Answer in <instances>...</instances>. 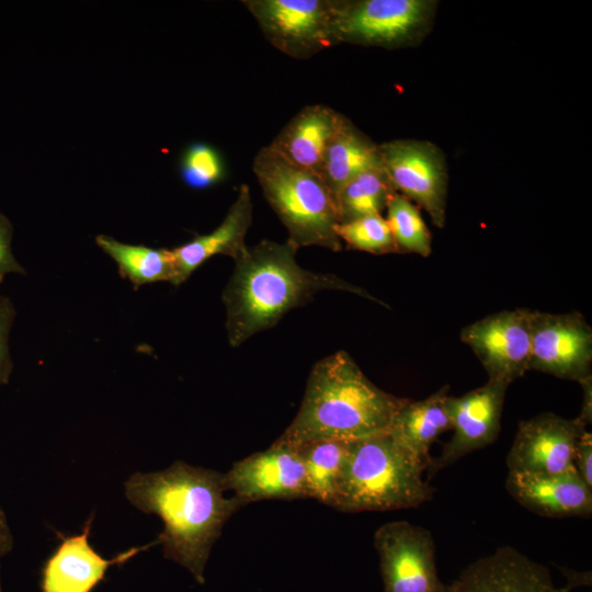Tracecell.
I'll list each match as a JSON object with an SVG mask.
<instances>
[{
	"label": "cell",
	"mask_w": 592,
	"mask_h": 592,
	"mask_svg": "<svg viewBox=\"0 0 592 592\" xmlns=\"http://www.w3.org/2000/svg\"><path fill=\"white\" fill-rule=\"evenodd\" d=\"M384 592H444L431 532L408 521H392L374 534Z\"/></svg>",
	"instance_id": "9"
},
{
	"label": "cell",
	"mask_w": 592,
	"mask_h": 592,
	"mask_svg": "<svg viewBox=\"0 0 592 592\" xmlns=\"http://www.w3.org/2000/svg\"><path fill=\"white\" fill-rule=\"evenodd\" d=\"M227 491L244 505L261 500L308 499L303 459L296 446L273 443L224 473Z\"/></svg>",
	"instance_id": "12"
},
{
	"label": "cell",
	"mask_w": 592,
	"mask_h": 592,
	"mask_svg": "<svg viewBox=\"0 0 592 592\" xmlns=\"http://www.w3.org/2000/svg\"><path fill=\"white\" fill-rule=\"evenodd\" d=\"M346 118L325 104L307 105L269 146L294 164L320 174L326 150Z\"/></svg>",
	"instance_id": "19"
},
{
	"label": "cell",
	"mask_w": 592,
	"mask_h": 592,
	"mask_svg": "<svg viewBox=\"0 0 592 592\" xmlns=\"http://www.w3.org/2000/svg\"><path fill=\"white\" fill-rule=\"evenodd\" d=\"M95 242L115 261L121 276L135 288L162 281L174 285L177 272L171 249L127 244L106 235H99Z\"/></svg>",
	"instance_id": "22"
},
{
	"label": "cell",
	"mask_w": 592,
	"mask_h": 592,
	"mask_svg": "<svg viewBox=\"0 0 592 592\" xmlns=\"http://www.w3.org/2000/svg\"><path fill=\"white\" fill-rule=\"evenodd\" d=\"M385 218L398 252H410L421 257L431 254V234L415 204L395 192L387 202Z\"/></svg>",
	"instance_id": "25"
},
{
	"label": "cell",
	"mask_w": 592,
	"mask_h": 592,
	"mask_svg": "<svg viewBox=\"0 0 592 592\" xmlns=\"http://www.w3.org/2000/svg\"><path fill=\"white\" fill-rule=\"evenodd\" d=\"M407 400L377 387L348 352L337 351L315 363L297 414L274 442L299 446L386 433Z\"/></svg>",
	"instance_id": "3"
},
{
	"label": "cell",
	"mask_w": 592,
	"mask_h": 592,
	"mask_svg": "<svg viewBox=\"0 0 592 592\" xmlns=\"http://www.w3.org/2000/svg\"><path fill=\"white\" fill-rule=\"evenodd\" d=\"M531 311L502 310L463 328L460 340L476 354L488 380L510 386L530 371Z\"/></svg>",
	"instance_id": "11"
},
{
	"label": "cell",
	"mask_w": 592,
	"mask_h": 592,
	"mask_svg": "<svg viewBox=\"0 0 592 592\" xmlns=\"http://www.w3.org/2000/svg\"><path fill=\"white\" fill-rule=\"evenodd\" d=\"M288 241L261 240L237 258L221 299L231 348L274 327L288 311L322 291H345L386 306L366 289L332 273L312 272L296 261Z\"/></svg>",
	"instance_id": "2"
},
{
	"label": "cell",
	"mask_w": 592,
	"mask_h": 592,
	"mask_svg": "<svg viewBox=\"0 0 592 592\" xmlns=\"http://www.w3.org/2000/svg\"><path fill=\"white\" fill-rule=\"evenodd\" d=\"M92 522L93 516L86 522L79 535H59L61 544L42 569V592H92L104 580L111 566L125 563L138 553L158 544L156 539L105 559L89 543Z\"/></svg>",
	"instance_id": "16"
},
{
	"label": "cell",
	"mask_w": 592,
	"mask_h": 592,
	"mask_svg": "<svg viewBox=\"0 0 592 592\" xmlns=\"http://www.w3.org/2000/svg\"><path fill=\"white\" fill-rule=\"evenodd\" d=\"M592 434L584 431L579 439L573 466L582 480L592 488Z\"/></svg>",
	"instance_id": "30"
},
{
	"label": "cell",
	"mask_w": 592,
	"mask_h": 592,
	"mask_svg": "<svg viewBox=\"0 0 592 592\" xmlns=\"http://www.w3.org/2000/svg\"><path fill=\"white\" fill-rule=\"evenodd\" d=\"M448 390L449 386L445 385L422 400L408 399L388 429L396 441L428 464L431 462L430 448L433 443L452 429Z\"/></svg>",
	"instance_id": "20"
},
{
	"label": "cell",
	"mask_w": 592,
	"mask_h": 592,
	"mask_svg": "<svg viewBox=\"0 0 592 592\" xmlns=\"http://www.w3.org/2000/svg\"><path fill=\"white\" fill-rule=\"evenodd\" d=\"M266 41L295 59L337 45L339 0H244Z\"/></svg>",
	"instance_id": "7"
},
{
	"label": "cell",
	"mask_w": 592,
	"mask_h": 592,
	"mask_svg": "<svg viewBox=\"0 0 592 592\" xmlns=\"http://www.w3.org/2000/svg\"><path fill=\"white\" fill-rule=\"evenodd\" d=\"M15 318V308L11 299L0 295V386L9 383L13 362L9 351V334Z\"/></svg>",
	"instance_id": "28"
},
{
	"label": "cell",
	"mask_w": 592,
	"mask_h": 592,
	"mask_svg": "<svg viewBox=\"0 0 592 592\" xmlns=\"http://www.w3.org/2000/svg\"><path fill=\"white\" fill-rule=\"evenodd\" d=\"M375 168H383L379 145L346 118L326 150L320 175L335 197L349 181Z\"/></svg>",
	"instance_id": "21"
},
{
	"label": "cell",
	"mask_w": 592,
	"mask_h": 592,
	"mask_svg": "<svg viewBox=\"0 0 592 592\" xmlns=\"http://www.w3.org/2000/svg\"><path fill=\"white\" fill-rule=\"evenodd\" d=\"M180 174L189 187L208 189L221 180L223 161L212 146L203 143L192 144L181 157Z\"/></svg>",
	"instance_id": "27"
},
{
	"label": "cell",
	"mask_w": 592,
	"mask_h": 592,
	"mask_svg": "<svg viewBox=\"0 0 592 592\" xmlns=\"http://www.w3.org/2000/svg\"><path fill=\"white\" fill-rule=\"evenodd\" d=\"M385 170H366L349 181L335 195L339 224L382 214L395 193Z\"/></svg>",
	"instance_id": "24"
},
{
	"label": "cell",
	"mask_w": 592,
	"mask_h": 592,
	"mask_svg": "<svg viewBox=\"0 0 592 592\" xmlns=\"http://www.w3.org/2000/svg\"><path fill=\"white\" fill-rule=\"evenodd\" d=\"M13 547V537L3 510L0 508V558Z\"/></svg>",
	"instance_id": "32"
},
{
	"label": "cell",
	"mask_w": 592,
	"mask_h": 592,
	"mask_svg": "<svg viewBox=\"0 0 592 592\" xmlns=\"http://www.w3.org/2000/svg\"><path fill=\"white\" fill-rule=\"evenodd\" d=\"M573 587L569 580L557 585L546 566L502 546L469 563L444 592H570Z\"/></svg>",
	"instance_id": "15"
},
{
	"label": "cell",
	"mask_w": 592,
	"mask_h": 592,
	"mask_svg": "<svg viewBox=\"0 0 592 592\" xmlns=\"http://www.w3.org/2000/svg\"><path fill=\"white\" fill-rule=\"evenodd\" d=\"M252 171L287 230L286 241L297 250L316 246L341 251L335 200L320 174L294 164L269 145L254 156Z\"/></svg>",
	"instance_id": "5"
},
{
	"label": "cell",
	"mask_w": 592,
	"mask_h": 592,
	"mask_svg": "<svg viewBox=\"0 0 592 592\" xmlns=\"http://www.w3.org/2000/svg\"><path fill=\"white\" fill-rule=\"evenodd\" d=\"M13 226L9 218L0 213V283L9 273L25 274L24 267L12 252Z\"/></svg>",
	"instance_id": "29"
},
{
	"label": "cell",
	"mask_w": 592,
	"mask_h": 592,
	"mask_svg": "<svg viewBox=\"0 0 592 592\" xmlns=\"http://www.w3.org/2000/svg\"><path fill=\"white\" fill-rule=\"evenodd\" d=\"M0 592H2V589H1V580H0Z\"/></svg>",
	"instance_id": "33"
},
{
	"label": "cell",
	"mask_w": 592,
	"mask_h": 592,
	"mask_svg": "<svg viewBox=\"0 0 592 592\" xmlns=\"http://www.w3.org/2000/svg\"><path fill=\"white\" fill-rule=\"evenodd\" d=\"M505 487L516 502L542 516L589 517L592 514V488L574 467L555 475L509 471Z\"/></svg>",
	"instance_id": "17"
},
{
	"label": "cell",
	"mask_w": 592,
	"mask_h": 592,
	"mask_svg": "<svg viewBox=\"0 0 592 592\" xmlns=\"http://www.w3.org/2000/svg\"><path fill=\"white\" fill-rule=\"evenodd\" d=\"M587 430L578 417L553 412L521 421L506 456L509 471L555 475L573 468L577 443Z\"/></svg>",
	"instance_id": "13"
},
{
	"label": "cell",
	"mask_w": 592,
	"mask_h": 592,
	"mask_svg": "<svg viewBox=\"0 0 592 592\" xmlns=\"http://www.w3.org/2000/svg\"><path fill=\"white\" fill-rule=\"evenodd\" d=\"M592 328L579 311H531L530 371L579 384L592 378Z\"/></svg>",
	"instance_id": "10"
},
{
	"label": "cell",
	"mask_w": 592,
	"mask_h": 592,
	"mask_svg": "<svg viewBox=\"0 0 592 592\" xmlns=\"http://www.w3.org/2000/svg\"><path fill=\"white\" fill-rule=\"evenodd\" d=\"M253 203L250 189L241 184L236 198L217 228L196 235L189 242L171 249L175 264L174 286L182 284L205 261L214 255H227L234 261L247 249L246 236L252 224Z\"/></svg>",
	"instance_id": "18"
},
{
	"label": "cell",
	"mask_w": 592,
	"mask_h": 592,
	"mask_svg": "<svg viewBox=\"0 0 592 592\" xmlns=\"http://www.w3.org/2000/svg\"><path fill=\"white\" fill-rule=\"evenodd\" d=\"M583 388V403L579 419L588 426L592 420V378L580 384Z\"/></svg>",
	"instance_id": "31"
},
{
	"label": "cell",
	"mask_w": 592,
	"mask_h": 592,
	"mask_svg": "<svg viewBox=\"0 0 592 592\" xmlns=\"http://www.w3.org/2000/svg\"><path fill=\"white\" fill-rule=\"evenodd\" d=\"M509 385L488 380L460 397L451 396L448 410L453 435L426 468L428 479L469 453L492 444L501 431V417Z\"/></svg>",
	"instance_id": "14"
},
{
	"label": "cell",
	"mask_w": 592,
	"mask_h": 592,
	"mask_svg": "<svg viewBox=\"0 0 592 592\" xmlns=\"http://www.w3.org/2000/svg\"><path fill=\"white\" fill-rule=\"evenodd\" d=\"M349 443L325 440L296 446L305 466L308 499L334 506Z\"/></svg>",
	"instance_id": "23"
},
{
	"label": "cell",
	"mask_w": 592,
	"mask_h": 592,
	"mask_svg": "<svg viewBox=\"0 0 592 592\" xmlns=\"http://www.w3.org/2000/svg\"><path fill=\"white\" fill-rule=\"evenodd\" d=\"M436 1L339 0L337 43L384 48L415 45L430 31Z\"/></svg>",
	"instance_id": "6"
},
{
	"label": "cell",
	"mask_w": 592,
	"mask_h": 592,
	"mask_svg": "<svg viewBox=\"0 0 592 592\" xmlns=\"http://www.w3.org/2000/svg\"><path fill=\"white\" fill-rule=\"evenodd\" d=\"M226 492L224 473L184 462L156 473H135L125 482L128 501L163 522L157 540L164 558L187 569L201 584L226 522L246 506Z\"/></svg>",
	"instance_id": "1"
},
{
	"label": "cell",
	"mask_w": 592,
	"mask_h": 592,
	"mask_svg": "<svg viewBox=\"0 0 592 592\" xmlns=\"http://www.w3.org/2000/svg\"><path fill=\"white\" fill-rule=\"evenodd\" d=\"M385 170L396 192L424 209L434 224H445L448 173L442 150L430 141L394 139L379 144Z\"/></svg>",
	"instance_id": "8"
},
{
	"label": "cell",
	"mask_w": 592,
	"mask_h": 592,
	"mask_svg": "<svg viewBox=\"0 0 592 592\" xmlns=\"http://www.w3.org/2000/svg\"><path fill=\"white\" fill-rule=\"evenodd\" d=\"M428 465L388 432L352 441L333 509L362 512L417 508L435 492L422 478Z\"/></svg>",
	"instance_id": "4"
},
{
	"label": "cell",
	"mask_w": 592,
	"mask_h": 592,
	"mask_svg": "<svg viewBox=\"0 0 592 592\" xmlns=\"http://www.w3.org/2000/svg\"><path fill=\"white\" fill-rule=\"evenodd\" d=\"M335 232L340 241L353 250L373 254L398 252L388 223L382 214L338 224Z\"/></svg>",
	"instance_id": "26"
}]
</instances>
